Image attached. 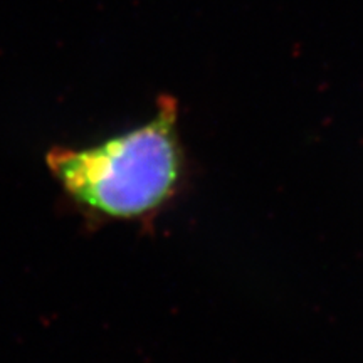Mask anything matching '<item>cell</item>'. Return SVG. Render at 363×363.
<instances>
[{
	"label": "cell",
	"instance_id": "6da1fadb",
	"mask_svg": "<svg viewBox=\"0 0 363 363\" xmlns=\"http://www.w3.org/2000/svg\"><path fill=\"white\" fill-rule=\"evenodd\" d=\"M45 165L84 216L150 224L187 179L177 101L160 98L147 123L89 147H52Z\"/></svg>",
	"mask_w": 363,
	"mask_h": 363
}]
</instances>
